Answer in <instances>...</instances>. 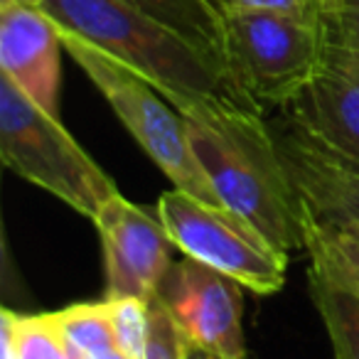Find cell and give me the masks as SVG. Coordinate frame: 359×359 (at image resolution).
Returning a JSON list of instances; mask_svg holds the SVG:
<instances>
[{"instance_id": "obj_3", "label": "cell", "mask_w": 359, "mask_h": 359, "mask_svg": "<svg viewBox=\"0 0 359 359\" xmlns=\"http://www.w3.org/2000/svg\"><path fill=\"white\" fill-rule=\"evenodd\" d=\"M0 158L67 207L94 222L104 202L118 195L116 182L69 135L60 118L0 74Z\"/></svg>"}, {"instance_id": "obj_9", "label": "cell", "mask_w": 359, "mask_h": 359, "mask_svg": "<svg viewBox=\"0 0 359 359\" xmlns=\"http://www.w3.org/2000/svg\"><path fill=\"white\" fill-rule=\"evenodd\" d=\"M325 47L315 76L285 116L325 145L359 163V65L323 13Z\"/></svg>"}, {"instance_id": "obj_6", "label": "cell", "mask_w": 359, "mask_h": 359, "mask_svg": "<svg viewBox=\"0 0 359 359\" xmlns=\"http://www.w3.org/2000/svg\"><path fill=\"white\" fill-rule=\"evenodd\" d=\"M175 249L259 295L283 288L288 254L269 246L226 207L210 205L185 190L163 192L155 207Z\"/></svg>"}, {"instance_id": "obj_13", "label": "cell", "mask_w": 359, "mask_h": 359, "mask_svg": "<svg viewBox=\"0 0 359 359\" xmlns=\"http://www.w3.org/2000/svg\"><path fill=\"white\" fill-rule=\"evenodd\" d=\"M121 3L182 35L187 42L200 47L205 55H210L212 60H217L231 72L224 11L215 0H121Z\"/></svg>"}, {"instance_id": "obj_5", "label": "cell", "mask_w": 359, "mask_h": 359, "mask_svg": "<svg viewBox=\"0 0 359 359\" xmlns=\"http://www.w3.org/2000/svg\"><path fill=\"white\" fill-rule=\"evenodd\" d=\"M229 65L261 106L288 109L315 76L325 47L323 13L295 18L271 11H224Z\"/></svg>"}, {"instance_id": "obj_19", "label": "cell", "mask_w": 359, "mask_h": 359, "mask_svg": "<svg viewBox=\"0 0 359 359\" xmlns=\"http://www.w3.org/2000/svg\"><path fill=\"white\" fill-rule=\"evenodd\" d=\"M323 13L359 65V0H323Z\"/></svg>"}, {"instance_id": "obj_8", "label": "cell", "mask_w": 359, "mask_h": 359, "mask_svg": "<svg viewBox=\"0 0 359 359\" xmlns=\"http://www.w3.org/2000/svg\"><path fill=\"white\" fill-rule=\"evenodd\" d=\"M241 288L234 278L185 256L170 269L158 295L192 347L219 359H246Z\"/></svg>"}, {"instance_id": "obj_1", "label": "cell", "mask_w": 359, "mask_h": 359, "mask_svg": "<svg viewBox=\"0 0 359 359\" xmlns=\"http://www.w3.org/2000/svg\"><path fill=\"white\" fill-rule=\"evenodd\" d=\"M42 11L60 27L138 72L180 114L192 109L264 114V106L224 65L121 0H45Z\"/></svg>"}, {"instance_id": "obj_14", "label": "cell", "mask_w": 359, "mask_h": 359, "mask_svg": "<svg viewBox=\"0 0 359 359\" xmlns=\"http://www.w3.org/2000/svg\"><path fill=\"white\" fill-rule=\"evenodd\" d=\"M308 288L334 359H359V295L313 261L308 266Z\"/></svg>"}, {"instance_id": "obj_21", "label": "cell", "mask_w": 359, "mask_h": 359, "mask_svg": "<svg viewBox=\"0 0 359 359\" xmlns=\"http://www.w3.org/2000/svg\"><path fill=\"white\" fill-rule=\"evenodd\" d=\"M96 359H133V357H128V354H126L123 349L114 347V349H109V352L99 354V357H96Z\"/></svg>"}, {"instance_id": "obj_22", "label": "cell", "mask_w": 359, "mask_h": 359, "mask_svg": "<svg viewBox=\"0 0 359 359\" xmlns=\"http://www.w3.org/2000/svg\"><path fill=\"white\" fill-rule=\"evenodd\" d=\"M190 359H219V357H215V354L205 352V349H200V347H192L190 349Z\"/></svg>"}, {"instance_id": "obj_7", "label": "cell", "mask_w": 359, "mask_h": 359, "mask_svg": "<svg viewBox=\"0 0 359 359\" xmlns=\"http://www.w3.org/2000/svg\"><path fill=\"white\" fill-rule=\"evenodd\" d=\"M106 269V298L153 300L170 269L172 249L163 222L123 195H114L94 217Z\"/></svg>"}, {"instance_id": "obj_23", "label": "cell", "mask_w": 359, "mask_h": 359, "mask_svg": "<svg viewBox=\"0 0 359 359\" xmlns=\"http://www.w3.org/2000/svg\"><path fill=\"white\" fill-rule=\"evenodd\" d=\"M215 3L222 8V11H229V8L234 6V0H215Z\"/></svg>"}, {"instance_id": "obj_17", "label": "cell", "mask_w": 359, "mask_h": 359, "mask_svg": "<svg viewBox=\"0 0 359 359\" xmlns=\"http://www.w3.org/2000/svg\"><path fill=\"white\" fill-rule=\"evenodd\" d=\"M116 347L128 357L143 359L150 327V303L140 298H106Z\"/></svg>"}, {"instance_id": "obj_12", "label": "cell", "mask_w": 359, "mask_h": 359, "mask_svg": "<svg viewBox=\"0 0 359 359\" xmlns=\"http://www.w3.org/2000/svg\"><path fill=\"white\" fill-rule=\"evenodd\" d=\"M298 222L303 249L310 261L323 266L342 285L359 295V224L327 215L298 197Z\"/></svg>"}, {"instance_id": "obj_10", "label": "cell", "mask_w": 359, "mask_h": 359, "mask_svg": "<svg viewBox=\"0 0 359 359\" xmlns=\"http://www.w3.org/2000/svg\"><path fill=\"white\" fill-rule=\"evenodd\" d=\"M62 32L42 8L0 0V74L60 118Z\"/></svg>"}, {"instance_id": "obj_11", "label": "cell", "mask_w": 359, "mask_h": 359, "mask_svg": "<svg viewBox=\"0 0 359 359\" xmlns=\"http://www.w3.org/2000/svg\"><path fill=\"white\" fill-rule=\"evenodd\" d=\"M276 145L295 187L310 207L359 224V163L325 145L298 121L285 116L273 128Z\"/></svg>"}, {"instance_id": "obj_2", "label": "cell", "mask_w": 359, "mask_h": 359, "mask_svg": "<svg viewBox=\"0 0 359 359\" xmlns=\"http://www.w3.org/2000/svg\"><path fill=\"white\" fill-rule=\"evenodd\" d=\"M182 116L192 153L217 200L276 251L303 249L298 195L264 114L192 109Z\"/></svg>"}, {"instance_id": "obj_4", "label": "cell", "mask_w": 359, "mask_h": 359, "mask_svg": "<svg viewBox=\"0 0 359 359\" xmlns=\"http://www.w3.org/2000/svg\"><path fill=\"white\" fill-rule=\"evenodd\" d=\"M65 52L76 62L91 84L99 89L106 104L114 109L135 143L148 153V158L168 175L177 190H185L210 205H219L215 190L207 182L187 135L185 116L180 114L150 81L138 72L121 65L104 50L86 42L84 37L60 27Z\"/></svg>"}, {"instance_id": "obj_16", "label": "cell", "mask_w": 359, "mask_h": 359, "mask_svg": "<svg viewBox=\"0 0 359 359\" xmlns=\"http://www.w3.org/2000/svg\"><path fill=\"white\" fill-rule=\"evenodd\" d=\"M52 320L65 342L86 359H96L99 354L116 347L106 298L101 303H74L69 308H62L52 313Z\"/></svg>"}, {"instance_id": "obj_15", "label": "cell", "mask_w": 359, "mask_h": 359, "mask_svg": "<svg viewBox=\"0 0 359 359\" xmlns=\"http://www.w3.org/2000/svg\"><path fill=\"white\" fill-rule=\"evenodd\" d=\"M3 359H72L52 313L22 315L3 310Z\"/></svg>"}, {"instance_id": "obj_20", "label": "cell", "mask_w": 359, "mask_h": 359, "mask_svg": "<svg viewBox=\"0 0 359 359\" xmlns=\"http://www.w3.org/2000/svg\"><path fill=\"white\" fill-rule=\"evenodd\" d=\"M231 8L244 11H271L295 18H318L323 13V0H234Z\"/></svg>"}, {"instance_id": "obj_18", "label": "cell", "mask_w": 359, "mask_h": 359, "mask_svg": "<svg viewBox=\"0 0 359 359\" xmlns=\"http://www.w3.org/2000/svg\"><path fill=\"white\" fill-rule=\"evenodd\" d=\"M192 342L160 295L150 300V327L143 359H190Z\"/></svg>"}, {"instance_id": "obj_24", "label": "cell", "mask_w": 359, "mask_h": 359, "mask_svg": "<svg viewBox=\"0 0 359 359\" xmlns=\"http://www.w3.org/2000/svg\"><path fill=\"white\" fill-rule=\"evenodd\" d=\"M20 3H27V6H35V8L45 6V0H20Z\"/></svg>"}]
</instances>
